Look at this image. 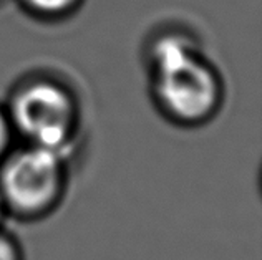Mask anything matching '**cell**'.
Listing matches in <instances>:
<instances>
[{
	"mask_svg": "<svg viewBox=\"0 0 262 260\" xmlns=\"http://www.w3.org/2000/svg\"><path fill=\"white\" fill-rule=\"evenodd\" d=\"M4 197H2V193H0V219H2V212H4Z\"/></svg>",
	"mask_w": 262,
	"mask_h": 260,
	"instance_id": "52a82bcc",
	"label": "cell"
},
{
	"mask_svg": "<svg viewBox=\"0 0 262 260\" xmlns=\"http://www.w3.org/2000/svg\"><path fill=\"white\" fill-rule=\"evenodd\" d=\"M12 121L33 146L63 153L75 125V103L61 86L37 81L15 94Z\"/></svg>",
	"mask_w": 262,
	"mask_h": 260,
	"instance_id": "7a4b0ae2",
	"label": "cell"
},
{
	"mask_svg": "<svg viewBox=\"0 0 262 260\" xmlns=\"http://www.w3.org/2000/svg\"><path fill=\"white\" fill-rule=\"evenodd\" d=\"M0 260H18L15 247L4 235H0Z\"/></svg>",
	"mask_w": 262,
	"mask_h": 260,
	"instance_id": "5b68a950",
	"label": "cell"
},
{
	"mask_svg": "<svg viewBox=\"0 0 262 260\" xmlns=\"http://www.w3.org/2000/svg\"><path fill=\"white\" fill-rule=\"evenodd\" d=\"M27 4L38 12L45 13H58L67 10L68 7H72L77 0H25Z\"/></svg>",
	"mask_w": 262,
	"mask_h": 260,
	"instance_id": "277c9868",
	"label": "cell"
},
{
	"mask_svg": "<svg viewBox=\"0 0 262 260\" xmlns=\"http://www.w3.org/2000/svg\"><path fill=\"white\" fill-rule=\"evenodd\" d=\"M155 90L163 106L179 120L208 116L219 98L216 75L189 38L163 37L153 50Z\"/></svg>",
	"mask_w": 262,
	"mask_h": 260,
	"instance_id": "6da1fadb",
	"label": "cell"
},
{
	"mask_svg": "<svg viewBox=\"0 0 262 260\" xmlns=\"http://www.w3.org/2000/svg\"><path fill=\"white\" fill-rule=\"evenodd\" d=\"M9 136H10V125L5 116L0 113V156L5 153L7 145H9Z\"/></svg>",
	"mask_w": 262,
	"mask_h": 260,
	"instance_id": "8992f818",
	"label": "cell"
},
{
	"mask_svg": "<svg viewBox=\"0 0 262 260\" xmlns=\"http://www.w3.org/2000/svg\"><path fill=\"white\" fill-rule=\"evenodd\" d=\"M61 153L32 146L15 153L2 168L4 202L20 212H38L55 201L61 184Z\"/></svg>",
	"mask_w": 262,
	"mask_h": 260,
	"instance_id": "3957f363",
	"label": "cell"
}]
</instances>
